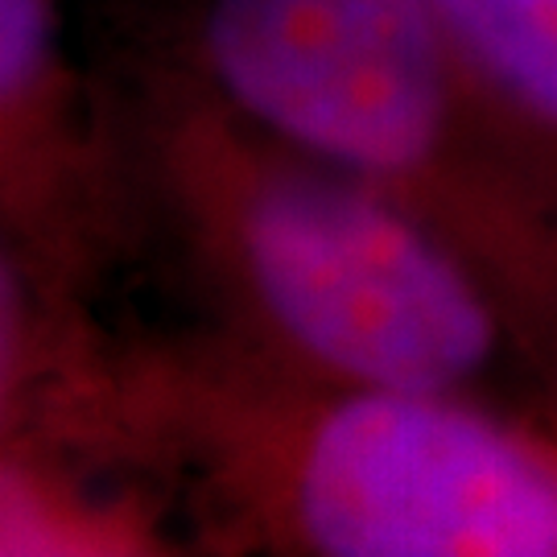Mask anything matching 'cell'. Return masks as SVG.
<instances>
[{"mask_svg": "<svg viewBox=\"0 0 557 557\" xmlns=\"http://www.w3.org/2000/svg\"><path fill=\"white\" fill-rule=\"evenodd\" d=\"M0 252L91 298L145 257L116 96L75 59L66 0H0Z\"/></svg>", "mask_w": 557, "mask_h": 557, "instance_id": "4", "label": "cell"}, {"mask_svg": "<svg viewBox=\"0 0 557 557\" xmlns=\"http://www.w3.org/2000/svg\"><path fill=\"white\" fill-rule=\"evenodd\" d=\"M0 442L145 479L190 554L557 557V418L319 376L199 322H62L0 376Z\"/></svg>", "mask_w": 557, "mask_h": 557, "instance_id": "1", "label": "cell"}, {"mask_svg": "<svg viewBox=\"0 0 557 557\" xmlns=\"http://www.w3.org/2000/svg\"><path fill=\"white\" fill-rule=\"evenodd\" d=\"M124 34L438 227L557 384V149L430 0H161Z\"/></svg>", "mask_w": 557, "mask_h": 557, "instance_id": "3", "label": "cell"}, {"mask_svg": "<svg viewBox=\"0 0 557 557\" xmlns=\"http://www.w3.org/2000/svg\"><path fill=\"white\" fill-rule=\"evenodd\" d=\"M103 71L145 257L170 269L199 326L319 376L557 418L533 338L438 227L248 120L133 34Z\"/></svg>", "mask_w": 557, "mask_h": 557, "instance_id": "2", "label": "cell"}, {"mask_svg": "<svg viewBox=\"0 0 557 557\" xmlns=\"http://www.w3.org/2000/svg\"><path fill=\"white\" fill-rule=\"evenodd\" d=\"M4 557H178L190 554L170 496L87 458L0 442Z\"/></svg>", "mask_w": 557, "mask_h": 557, "instance_id": "5", "label": "cell"}, {"mask_svg": "<svg viewBox=\"0 0 557 557\" xmlns=\"http://www.w3.org/2000/svg\"><path fill=\"white\" fill-rule=\"evenodd\" d=\"M483 79L557 149V0H430Z\"/></svg>", "mask_w": 557, "mask_h": 557, "instance_id": "6", "label": "cell"}]
</instances>
